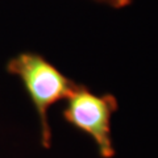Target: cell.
Listing matches in <instances>:
<instances>
[{"label": "cell", "mask_w": 158, "mask_h": 158, "mask_svg": "<svg viewBox=\"0 0 158 158\" xmlns=\"http://www.w3.org/2000/svg\"><path fill=\"white\" fill-rule=\"evenodd\" d=\"M98 3H103V4H107L112 8H116V9H120V8H124L128 7L129 4L133 2V0H95Z\"/></svg>", "instance_id": "cell-3"}, {"label": "cell", "mask_w": 158, "mask_h": 158, "mask_svg": "<svg viewBox=\"0 0 158 158\" xmlns=\"http://www.w3.org/2000/svg\"><path fill=\"white\" fill-rule=\"evenodd\" d=\"M7 71L21 81L40 118L41 144L49 149L52 145L49 110L57 102L66 100L77 83L42 56L31 52L20 53L9 59Z\"/></svg>", "instance_id": "cell-1"}, {"label": "cell", "mask_w": 158, "mask_h": 158, "mask_svg": "<svg viewBox=\"0 0 158 158\" xmlns=\"http://www.w3.org/2000/svg\"><path fill=\"white\" fill-rule=\"evenodd\" d=\"M118 103L112 94L96 95L85 85H78L66 98L62 117L73 128L88 135L98 146L102 158L115 157L111 120Z\"/></svg>", "instance_id": "cell-2"}]
</instances>
